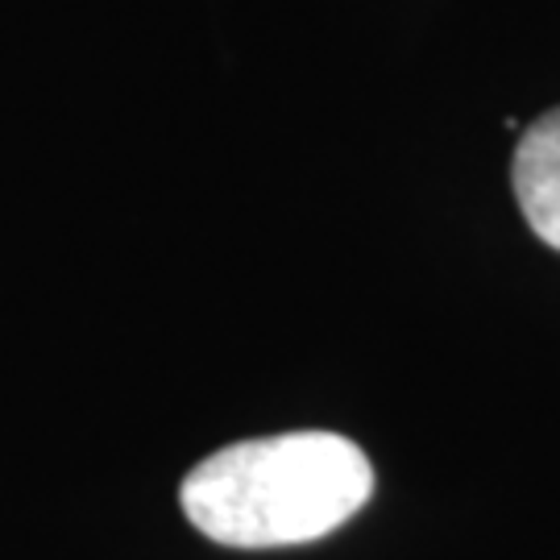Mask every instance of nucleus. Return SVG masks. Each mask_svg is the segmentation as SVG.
I'll list each match as a JSON object with an SVG mask.
<instances>
[{
  "label": "nucleus",
  "instance_id": "obj_1",
  "mask_svg": "<svg viewBox=\"0 0 560 560\" xmlns=\"http://www.w3.org/2000/svg\"><path fill=\"white\" fill-rule=\"evenodd\" d=\"M374 494V465L337 432H282L229 444L183 478V515L229 548L312 544Z\"/></svg>",
  "mask_w": 560,
  "mask_h": 560
},
{
  "label": "nucleus",
  "instance_id": "obj_2",
  "mask_svg": "<svg viewBox=\"0 0 560 560\" xmlns=\"http://www.w3.org/2000/svg\"><path fill=\"white\" fill-rule=\"evenodd\" d=\"M515 200L532 233L560 249V108H548L515 145Z\"/></svg>",
  "mask_w": 560,
  "mask_h": 560
}]
</instances>
